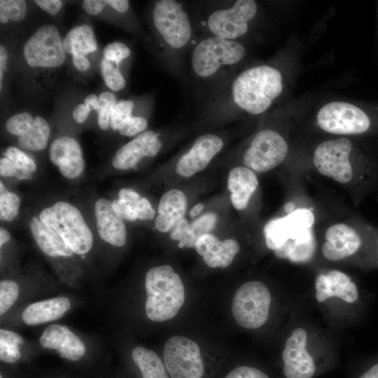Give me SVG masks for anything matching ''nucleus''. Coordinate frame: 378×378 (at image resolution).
Listing matches in <instances>:
<instances>
[{
    "mask_svg": "<svg viewBox=\"0 0 378 378\" xmlns=\"http://www.w3.org/2000/svg\"><path fill=\"white\" fill-rule=\"evenodd\" d=\"M73 64L74 66L80 71H84L90 68V64L89 60L83 55H74Z\"/></svg>",
    "mask_w": 378,
    "mask_h": 378,
    "instance_id": "864d4df0",
    "label": "nucleus"
},
{
    "mask_svg": "<svg viewBox=\"0 0 378 378\" xmlns=\"http://www.w3.org/2000/svg\"><path fill=\"white\" fill-rule=\"evenodd\" d=\"M152 21L162 45L171 56L184 51L193 41L194 20L181 1H155L152 10Z\"/></svg>",
    "mask_w": 378,
    "mask_h": 378,
    "instance_id": "39448f33",
    "label": "nucleus"
},
{
    "mask_svg": "<svg viewBox=\"0 0 378 378\" xmlns=\"http://www.w3.org/2000/svg\"><path fill=\"white\" fill-rule=\"evenodd\" d=\"M113 208L121 216L122 219L127 220H135L137 218V214L132 207L126 202L117 199L112 202Z\"/></svg>",
    "mask_w": 378,
    "mask_h": 378,
    "instance_id": "c03bdc74",
    "label": "nucleus"
},
{
    "mask_svg": "<svg viewBox=\"0 0 378 378\" xmlns=\"http://www.w3.org/2000/svg\"><path fill=\"white\" fill-rule=\"evenodd\" d=\"M132 358L143 378H169L164 364L155 351L139 346L133 349Z\"/></svg>",
    "mask_w": 378,
    "mask_h": 378,
    "instance_id": "c85d7f7f",
    "label": "nucleus"
},
{
    "mask_svg": "<svg viewBox=\"0 0 378 378\" xmlns=\"http://www.w3.org/2000/svg\"><path fill=\"white\" fill-rule=\"evenodd\" d=\"M39 342L42 347L55 350L61 358L71 361L80 360L86 351L80 337L61 324L48 326L41 334Z\"/></svg>",
    "mask_w": 378,
    "mask_h": 378,
    "instance_id": "a211bd4d",
    "label": "nucleus"
},
{
    "mask_svg": "<svg viewBox=\"0 0 378 378\" xmlns=\"http://www.w3.org/2000/svg\"><path fill=\"white\" fill-rule=\"evenodd\" d=\"M204 205L201 203L197 204L190 211V216L192 218L196 217L202 211Z\"/></svg>",
    "mask_w": 378,
    "mask_h": 378,
    "instance_id": "bf43d9fd",
    "label": "nucleus"
},
{
    "mask_svg": "<svg viewBox=\"0 0 378 378\" xmlns=\"http://www.w3.org/2000/svg\"><path fill=\"white\" fill-rule=\"evenodd\" d=\"M104 6V0H84L82 2L83 10L91 15L99 14Z\"/></svg>",
    "mask_w": 378,
    "mask_h": 378,
    "instance_id": "de8ad7c7",
    "label": "nucleus"
},
{
    "mask_svg": "<svg viewBox=\"0 0 378 378\" xmlns=\"http://www.w3.org/2000/svg\"><path fill=\"white\" fill-rule=\"evenodd\" d=\"M21 357L19 346L0 340V359L7 363H14Z\"/></svg>",
    "mask_w": 378,
    "mask_h": 378,
    "instance_id": "a19ab883",
    "label": "nucleus"
},
{
    "mask_svg": "<svg viewBox=\"0 0 378 378\" xmlns=\"http://www.w3.org/2000/svg\"><path fill=\"white\" fill-rule=\"evenodd\" d=\"M134 104L131 99H122L117 102L110 115V127L118 130L121 124L132 115Z\"/></svg>",
    "mask_w": 378,
    "mask_h": 378,
    "instance_id": "e433bc0d",
    "label": "nucleus"
},
{
    "mask_svg": "<svg viewBox=\"0 0 378 378\" xmlns=\"http://www.w3.org/2000/svg\"><path fill=\"white\" fill-rule=\"evenodd\" d=\"M34 2L50 15H57L63 6L60 0H35Z\"/></svg>",
    "mask_w": 378,
    "mask_h": 378,
    "instance_id": "a18cd8bd",
    "label": "nucleus"
},
{
    "mask_svg": "<svg viewBox=\"0 0 378 378\" xmlns=\"http://www.w3.org/2000/svg\"><path fill=\"white\" fill-rule=\"evenodd\" d=\"M271 294L267 286L258 281L243 284L232 299V312L240 326L256 329L267 320Z\"/></svg>",
    "mask_w": 378,
    "mask_h": 378,
    "instance_id": "6e6552de",
    "label": "nucleus"
},
{
    "mask_svg": "<svg viewBox=\"0 0 378 378\" xmlns=\"http://www.w3.org/2000/svg\"><path fill=\"white\" fill-rule=\"evenodd\" d=\"M195 248L197 253L203 257L205 263L211 268L230 266L240 249L235 239L220 241L210 233L201 236L197 240Z\"/></svg>",
    "mask_w": 378,
    "mask_h": 378,
    "instance_id": "412c9836",
    "label": "nucleus"
},
{
    "mask_svg": "<svg viewBox=\"0 0 378 378\" xmlns=\"http://www.w3.org/2000/svg\"><path fill=\"white\" fill-rule=\"evenodd\" d=\"M0 378H3L1 374L0 375Z\"/></svg>",
    "mask_w": 378,
    "mask_h": 378,
    "instance_id": "680f3d73",
    "label": "nucleus"
},
{
    "mask_svg": "<svg viewBox=\"0 0 378 378\" xmlns=\"http://www.w3.org/2000/svg\"><path fill=\"white\" fill-rule=\"evenodd\" d=\"M41 220L57 232L74 253L83 255L91 249L93 237L80 211L59 201L40 212Z\"/></svg>",
    "mask_w": 378,
    "mask_h": 378,
    "instance_id": "423d86ee",
    "label": "nucleus"
},
{
    "mask_svg": "<svg viewBox=\"0 0 378 378\" xmlns=\"http://www.w3.org/2000/svg\"><path fill=\"white\" fill-rule=\"evenodd\" d=\"M97 229L99 237L109 244L121 247L127 241L123 219L108 200L99 199L94 204Z\"/></svg>",
    "mask_w": 378,
    "mask_h": 378,
    "instance_id": "aec40b11",
    "label": "nucleus"
},
{
    "mask_svg": "<svg viewBox=\"0 0 378 378\" xmlns=\"http://www.w3.org/2000/svg\"><path fill=\"white\" fill-rule=\"evenodd\" d=\"M307 335L303 328L295 329L286 341L282 352L286 378H312L316 365L306 349Z\"/></svg>",
    "mask_w": 378,
    "mask_h": 378,
    "instance_id": "4468645a",
    "label": "nucleus"
},
{
    "mask_svg": "<svg viewBox=\"0 0 378 378\" xmlns=\"http://www.w3.org/2000/svg\"><path fill=\"white\" fill-rule=\"evenodd\" d=\"M0 340L16 346L24 343L23 338L19 334L5 329L0 330Z\"/></svg>",
    "mask_w": 378,
    "mask_h": 378,
    "instance_id": "09e8293b",
    "label": "nucleus"
},
{
    "mask_svg": "<svg viewBox=\"0 0 378 378\" xmlns=\"http://www.w3.org/2000/svg\"><path fill=\"white\" fill-rule=\"evenodd\" d=\"M10 239V234L8 230L1 227L0 228V246L1 247Z\"/></svg>",
    "mask_w": 378,
    "mask_h": 378,
    "instance_id": "13d9d810",
    "label": "nucleus"
},
{
    "mask_svg": "<svg viewBox=\"0 0 378 378\" xmlns=\"http://www.w3.org/2000/svg\"><path fill=\"white\" fill-rule=\"evenodd\" d=\"M49 158L67 178L78 177L84 171L85 162L78 142L70 136L56 139L49 148Z\"/></svg>",
    "mask_w": 378,
    "mask_h": 378,
    "instance_id": "6ab92c4d",
    "label": "nucleus"
},
{
    "mask_svg": "<svg viewBox=\"0 0 378 378\" xmlns=\"http://www.w3.org/2000/svg\"><path fill=\"white\" fill-rule=\"evenodd\" d=\"M148 318L163 322L175 317L185 300V290L179 275L168 265L150 268L144 284Z\"/></svg>",
    "mask_w": 378,
    "mask_h": 378,
    "instance_id": "7ed1b4c3",
    "label": "nucleus"
},
{
    "mask_svg": "<svg viewBox=\"0 0 378 378\" xmlns=\"http://www.w3.org/2000/svg\"><path fill=\"white\" fill-rule=\"evenodd\" d=\"M85 104L90 109L99 110L98 97L95 94H90L85 99Z\"/></svg>",
    "mask_w": 378,
    "mask_h": 378,
    "instance_id": "5fc2aeb1",
    "label": "nucleus"
},
{
    "mask_svg": "<svg viewBox=\"0 0 378 378\" xmlns=\"http://www.w3.org/2000/svg\"><path fill=\"white\" fill-rule=\"evenodd\" d=\"M98 103V125L102 130H106L110 126V115L117 103L116 97L112 92H104L99 95Z\"/></svg>",
    "mask_w": 378,
    "mask_h": 378,
    "instance_id": "72a5a7b5",
    "label": "nucleus"
},
{
    "mask_svg": "<svg viewBox=\"0 0 378 378\" xmlns=\"http://www.w3.org/2000/svg\"><path fill=\"white\" fill-rule=\"evenodd\" d=\"M118 198L127 202L133 207L135 203L141 198V196L132 189L122 188L118 192Z\"/></svg>",
    "mask_w": 378,
    "mask_h": 378,
    "instance_id": "8fccbe9b",
    "label": "nucleus"
},
{
    "mask_svg": "<svg viewBox=\"0 0 378 378\" xmlns=\"http://www.w3.org/2000/svg\"><path fill=\"white\" fill-rule=\"evenodd\" d=\"M133 209L137 214L139 220H152L155 216V211L150 202L145 197L141 198L134 205Z\"/></svg>",
    "mask_w": 378,
    "mask_h": 378,
    "instance_id": "37998d69",
    "label": "nucleus"
},
{
    "mask_svg": "<svg viewBox=\"0 0 378 378\" xmlns=\"http://www.w3.org/2000/svg\"><path fill=\"white\" fill-rule=\"evenodd\" d=\"M359 378H378V363L370 368Z\"/></svg>",
    "mask_w": 378,
    "mask_h": 378,
    "instance_id": "4d7b16f0",
    "label": "nucleus"
},
{
    "mask_svg": "<svg viewBox=\"0 0 378 378\" xmlns=\"http://www.w3.org/2000/svg\"><path fill=\"white\" fill-rule=\"evenodd\" d=\"M100 66L103 80L108 88L117 92L125 88L126 81L119 70V65L103 57Z\"/></svg>",
    "mask_w": 378,
    "mask_h": 378,
    "instance_id": "473e14b6",
    "label": "nucleus"
},
{
    "mask_svg": "<svg viewBox=\"0 0 378 378\" xmlns=\"http://www.w3.org/2000/svg\"><path fill=\"white\" fill-rule=\"evenodd\" d=\"M32 237L40 250L50 257H69L73 251L61 237L47 226L39 216H34L29 222Z\"/></svg>",
    "mask_w": 378,
    "mask_h": 378,
    "instance_id": "bb28decb",
    "label": "nucleus"
},
{
    "mask_svg": "<svg viewBox=\"0 0 378 378\" xmlns=\"http://www.w3.org/2000/svg\"><path fill=\"white\" fill-rule=\"evenodd\" d=\"M19 295V286L13 280L0 283V314H5L15 303Z\"/></svg>",
    "mask_w": 378,
    "mask_h": 378,
    "instance_id": "c9c22d12",
    "label": "nucleus"
},
{
    "mask_svg": "<svg viewBox=\"0 0 378 378\" xmlns=\"http://www.w3.org/2000/svg\"><path fill=\"white\" fill-rule=\"evenodd\" d=\"M225 378H269V377L257 368L240 366L230 371Z\"/></svg>",
    "mask_w": 378,
    "mask_h": 378,
    "instance_id": "79ce46f5",
    "label": "nucleus"
},
{
    "mask_svg": "<svg viewBox=\"0 0 378 378\" xmlns=\"http://www.w3.org/2000/svg\"><path fill=\"white\" fill-rule=\"evenodd\" d=\"M162 143L153 130L145 131L122 146L112 159L113 166L119 170L136 167L144 158L155 157L160 151Z\"/></svg>",
    "mask_w": 378,
    "mask_h": 378,
    "instance_id": "dca6fc26",
    "label": "nucleus"
},
{
    "mask_svg": "<svg viewBox=\"0 0 378 378\" xmlns=\"http://www.w3.org/2000/svg\"><path fill=\"white\" fill-rule=\"evenodd\" d=\"M258 177L253 170L245 167H236L230 170L227 178V188L234 207L243 210L258 187Z\"/></svg>",
    "mask_w": 378,
    "mask_h": 378,
    "instance_id": "5701e85b",
    "label": "nucleus"
},
{
    "mask_svg": "<svg viewBox=\"0 0 378 378\" xmlns=\"http://www.w3.org/2000/svg\"><path fill=\"white\" fill-rule=\"evenodd\" d=\"M132 54L130 48L125 43L114 41L105 46L103 50L104 57L120 65L122 61L128 58Z\"/></svg>",
    "mask_w": 378,
    "mask_h": 378,
    "instance_id": "4c0bfd02",
    "label": "nucleus"
},
{
    "mask_svg": "<svg viewBox=\"0 0 378 378\" xmlns=\"http://www.w3.org/2000/svg\"><path fill=\"white\" fill-rule=\"evenodd\" d=\"M218 216L214 213H206L188 223L186 218L176 223L169 231L172 239L178 241V247H195L197 240L208 234L216 226Z\"/></svg>",
    "mask_w": 378,
    "mask_h": 378,
    "instance_id": "a878e982",
    "label": "nucleus"
},
{
    "mask_svg": "<svg viewBox=\"0 0 378 378\" xmlns=\"http://www.w3.org/2000/svg\"><path fill=\"white\" fill-rule=\"evenodd\" d=\"M163 360L171 378H202L204 374L200 347L188 337L169 338L164 345Z\"/></svg>",
    "mask_w": 378,
    "mask_h": 378,
    "instance_id": "f8f14e48",
    "label": "nucleus"
},
{
    "mask_svg": "<svg viewBox=\"0 0 378 378\" xmlns=\"http://www.w3.org/2000/svg\"><path fill=\"white\" fill-rule=\"evenodd\" d=\"M104 3L121 13H126L130 8V2L127 0H104Z\"/></svg>",
    "mask_w": 378,
    "mask_h": 378,
    "instance_id": "603ef678",
    "label": "nucleus"
},
{
    "mask_svg": "<svg viewBox=\"0 0 378 378\" xmlns=\"http://www.w3.org/2000/svg\"><path fill=\"white\" fill-rule=\"evenodd\" d=\"M27 14V4L23 0H1L0 22L6 24L8 21L18 22L23 20Z\"/></svg>",
    "mask_w": 378,
    "mask_h": 378,
    "instance_id": "2f4dec72",
    "label": "nucleus"
},
{
    "mask_svg": "<svg viewBox=\"0 0 378 378\" xmlns=\"http://www.w3.org/2000/svg\"><path fill=\"white\" fill-rule=\"evenodd\" d=\"M294 207L295 206L292 202H288L285 205V211L289 214L293 211Z\"/></svg>",
    "mask_w": 378,
    "mask_h": 378,
    "instance_id": "052dcab7",
    "label": "nucleus"
},
{
    "mask_svg": "<svg viewBox=\"0 0 378 378\" xmlns=\"http://www.w3.org/2000/svg\"><path fill=\"white\" fill-rule=\"evenodd\" d=\"M21 200L15 193L8 191L0 181V219L10 222L18 214Z\"/></svg>",
    "mask_w": 378,
    "mask_h": 378,
    "instance_id": "7c9ffc66",
    "label": "nucleus"
},
{
    "mask_svg": "<svg viewBox=\"0 0 378 378\" xmlns=\"http://www.w3.org/2000/svg\"><path fill=\"white\" fill-rule=\"evenodd\" d=\"M224 142L215 134H204L198 136L190 149L178 160L176 173L183 177H190L203 170L211 160L223 149Z\"/></svg>",
    "mask_w": 378,
    "mask_h": 378,
    "instance_id": "2eb2a0df",
    "label": "nucleus"
},
{
    "mask_svg": "<svg viewBox=\"0 0 378 378\" xmlns=\"http://www.w3.org/2000/svg\"><path fill=\"white\" fill-rule=\"evenodd\" d=\"M22 169L17 167L10 160L4 157L0 160V174L1 176L17 177Z\"/></svg>",
    "mask_w": 378,
    "mask_h": 378,
    "instance_id": "49530a36",
    "label": "nucleus"
},
{
    "mask_svg": "<svg viewBox=\"0 0 378 378\" xmlns=\"http://www.w3.org/2000/svg\"><path fill=\"white\" fill-rule=\"evenodd\" d=\"M90 109L85 104H79L73 111V118L76 122L81 124L88 118Z\"/></svg>",
    "mask_w": 378,
    "mask_h": 378,
    "instance_id": "3c124183",
    "label": "nucleus"
},
{
    "mask_svg": "<svg viewBox=\"0 0 378 378\" xmlns=\"http://www.w3.org/2000/svg\"><path fill=\"white\" fill-rule=\"evenodd\" d=\"M316 121L323 131L340 135L360 134L370 126V120L365 111L344 102L323 105L317 113Z\"/></svg>",
    "mask_w": 378,
    "mask_h": 378,
    "instance_id": "ddd939ff",
    "label": "nucleus"
},
{
    "mask_svg": "<svg viewBox=\"0 0 378 378\" xmlns=\"http://www.w3.org/2000/svg\"><path fill=\"white\" fill-rule=\"evenodd\" d=\"M321 247L323 255L328 260L338 261L354 254L360 248L361 239L354 228L345 223L330 225L324 234Z\"/></svg>",
    "mask_w": 378,
    "mask_h": 378,
    "instance_id": "f3484780",
    "label": "nucleus"
},
{
    "mask_svg": "<svg viewBox=\"0 0 378 378\" xmlns=\"http://www.w3.org/2000/svg\"><path fill=\"white\" fill-rule=\"evenodd\" d=\"M66 51L59 29L53 24L40 27L25 42L23 55L33 68H56L66 59Z\"/></svg>",
    "mask_w": 378,
    "mask_h": 378,
    "instance_id": "9b49d317",
    "label": "nucleus"
},
{
    "mask_svg": "<svg viewBox=\"0 0 378 378\" xmlns=\"http://www.w3.org/2000/svg\"><path fill=\"white\" fill-rule=\"evenodd\" d=\"M63 45L66 52L72 56H85L97 49L94 31L88 24H80L71 29L63 39Z\"/></svg>",
    "mask_w": 378,
    "mask_h": 378,
    "instance_id": "cd10ccee",
    "label": "nucleus"
},
{
    "mask_svg": "<svg viewBox=\"0 0 378 378\" xmlns=\"http://www.w3.org/2000/svg\"><path fill=\"white\" fill-rule=\"evenodd\" d=\"M281 71L269 64L234 71L209 93L202 116L210 120H228L241 114L266 112L283 91Z\"/></svg>",
    "mask_w": 378,
    "mask_h": 378,
    "instance_id": "f257e3e1",
    "label": "nucleus"
},
{
    "mask_svg": "<svg viewBox=\"0 0 378 378\" xmlns=\"http://www.w3.org/2000/svg\"><path fill=\"white\" fill-rule=\"evenodd\" d=\"M148 120L143 116L132 115L127 118L120 126L119 133L125 136H134L146 130Z\"/></svg>",
    "mask_w": 378,
    "mask_h": 378,
    "instance_id": "ea45409f",
    "label": "nucleus"
},
{
    "mask_svg": "<svg viewBox=\"0 0 378 378\" xmlns=\"http://www.w3.org/2000/svg\"><path fill=\"white\" fill-rule=\"evenodd\" d=\"M288 146L276 130L263 129L255 134L242 156L245 167L263 173L272 170L286 158Z\"/></svg>",
    "mask_w": 378,
    "mask_h": 378,
    "instance_id": "1a4fd4ad",
    "label": "nucleus"
},
{
    "mask_svg": "<svg viewBox=\"0 0 378 378\" xmlns=\"http://www.w3.org/2000/svg\"><path fill=\"white\" fill-rule=\"evenodd\" d=\"M190 67L198 83L211 85V91L232 74L246 54L239 41L206 36L192 44Z\"/></svg>",
    "mask_w": 378,
    "mask_h": 378,
    "instance_id": "f03ea898",
    "label": "nucleus"
},
{
    "mask_svg": "<svg viewBox=\"0 0 378 378\" xmlns=\"http://www.w3.org/2000/svg\"><path fill=\"white\" fill-rule=\"evenodd\" d=\"M314 215L307 209H300L282 218L270 220L264 227L267 246L276 251L283 245H306L315 242L311 227Z\"/></svg>",
    "mask_w": 378,
    "mask_h": 378,
    "instance_id": "0eeeda50",
    "label": "nucleus"
},
{
    "mask_svg": "<svg viewBox=\"0 0 378 378\" xmlns=\"http://www.w3.org/2000/svg\"><path fill=\"white\" fill-rule=\"evenodd\" d=\"M315 289L316 298L320 302L337 297L346 302L353 303L358 297L357 287L349 276L336 270L318 275L315 279Z\"/></svg>",
    "mask_w": 378,
    "mask_h": 378,
    "instance_id": "4be33fe9",
    "label": "nucleus"
},
{
    "mask_svg": "<svg viewBox=\"0 0 378 378\" xmlns=\"http://www.w3.org/2000/svg\"><path fill=\"white\" fill-rule=\"evenodd\" d=\"M352 141L346 137L328 139L319 144L313 155V163L323 176L346 184L354 176L353 166L349 160Z\"/></svg>",
    "mask_w": 378,
    "mask_h": 378,
    "instance_id": "9d476101",
    "label": "nucleus"
},
{
    "mask_svg": "<svg viewBox=\"0 0 378 378\" xmlns=\"http://www.w3.org/2000/svg\"><path fill=\"white\" fill-rule=\"evenodd\" d=\"M8 59V52L6 48L0 46V73H4L6 69L7 62Z\"/></svg>",
    "mask_w": 378,
    "mask_h": 378,
    "instance_id": "6e6d98bb",
    "label": "nucleus"
},
{
    "mask_svg": "<svg viewBox=\"0 0 378 378\" xmlns=\"http://www.w3.org/2000/svg\"><path fill=\"white\" fill-rule=\"evenodd\" d=\"M257 13L258 4L253 0L213 4L200 12L195 26L206 36L238 41L248 32Z\"/></svg>",
    "mask_w": 378,
    "mask_h": 378,
    "instance_id": "20e7f679",
    "label": "nucleus"
},
{
    "mask_svg": "<svg viewBox=\"0 0 378 378\" xmlns=\"http://www.w3.org/2000/svg\"><path fill=\"white\" fill-rule=\"evenodd\" d=\"M32 115L28 112H22L10 117L6 122L7 132L18 137L26 134L34 123Z\"/></svg>",
    "mask_w": 378,
    "mask_h": 378,
    "instance_id": "f704fd0d",
    "label": "nucleus"
},
{
    "mask_svg": "<svg viewBox=\"0 0 378 378\" xmlns=\"http://www.w3.org/2000/svg\"><path fill=\"white\" fill-rule=\"evenodd\" d=\"M50 133L48 122L43 117L36 115L31 129L18 137V144L21 148L29 150H43L48 146Z\"/></svg>",
    "mask_w": 378,
    "mask_h": 378,
    "instance_id": "c756f323",
    "label": "nucleus"
},
{
    "mask_svg": "<svg viewBox=\"0 0 378 378\" xmlns=\"http://www.w3.org/2000/svg\"><path fill=\"white\" fill-rule=\"evenodd\" d=\"M187 205V197L181 190L173 188L165 192L159 202L158 215L155 220L156 229L161 232L170 231L183 218Z\"/></svg>",
    "mask_w": 378,
    "mask_h": 378,
    "instance_id": "b1692460",
    "label": "nucleus"
},
{
    "mask_svg": "<svg viewBox=\"0 0 378 378\" xmlns=\"http://www.w3.org/2000/svg\"><path fill=\"white\" fill-rule=\"evenodd\" d=\"M4 157L10 160L19 168L31 173L36 170V165L34 160L21 150L13 147H8L4 153Z\"/></svg>",
    "mask_w": 378,
    "mask_h": 378,
    "instance_id": "58836bf2",
    "label": "nucleus"
},
{
    "mask_svg": "<svg viewBox=\"0 0 378 378\" xmlns=\"http://www.w3.org/2000/svg\"><path fill=\"white\" fill-rule=\"evenodd\" d=\"M70 308L69 299L58 296L30 304L24 309L22 318L26 325L37 326L60 318Z\"/></svg>",
    "mask_w": 378,
    "mask_h": 378,
    "instance_id": "393cba45",
    "label": "nucleus"
}]
</instances>
